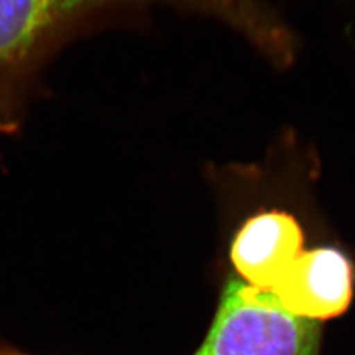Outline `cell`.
<instances>
[{
	"label": "cell",
	"instance_id": "cell-1",
	"mask_svg": "<svg viewBox=\"0 0 355 355\" xmlns=\"http://www.w3.org/2000/svg\"><path fill=\"white\" fill-rule=\"evenodd\" d=\"M157 9L218 21L271 65L293 57L297 36L265 0H0V137L22 130L58 55L111 28H142Z\"/></svg>",
	"mask_w": 355,
	"mask_h": 355
},
{
	"label": "cell",
	"instance_id": "cell-2",
	"mask_svg": "<svg viewBox=\"0 0 355 355\" xmlns=\"http://www.w3.org/2000/svg\"><path fill=\"white\" fill-rule=\"evenodd\" d=\"M320 321L286 309L272 292L231 279L194 355H320Z\"/></svg>",
	"mask_w": 355,
	"mask_h": 355
},
{
	"label": "cell",
	"instance_id": "cell-3",
	"mask_svg": "<svg viewBox=\"0 0 355 355\" xmlns=\"http://www.w3.org/2000/svg\"><path fill=\"white\" fill-rule=\"evenodd\" d=\"M349 259L333 248L302 252L272 288L286 309L314 321L340 315L352 299Z\"/></svg>",
	"mask_w": 355,
	"mask_h": 355
},
{
	"label": "cell",
	"instance_id": "cell-4",
	"mask_svg": "<svg viewBox=\"0 0 355 355\" xmlns=\"http://www.w3.org/2000/svg\"><path fill=\"white\" fill-rule=\"evenodd\" d=\"M304 234L296 218L280 209L250 216L231 246V261L241 280L272 291L301 254Z\"/></svg>",
	"mask_w": 355,
	"mask_h": 355
}]
</instances>
